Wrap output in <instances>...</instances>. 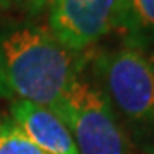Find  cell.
I'll return each mask as SVG.
<instances>
[{
    "mask_svg": "<svg viewBox=\"0 0 154 154\" xmlns=\"http://www.w3.org/2000/svg\"><path fill=\"white\" fill-rule=\"evenodd\" d=\"M113 31L123 45L144 51L154 48V0H122Z\"/></svg>",
    "mask_w": 154,
    "mask_h": 154,
    "instance_id": "obj_6",
    "label": "cell"
},
{
    "mask_svg": "<svg viewBox=\"0 0 154 154\" xmlns=\"http://www.w3.org/2000/svg\"><path fill=\"white\" fill-rule=\"evenodd\" d=\"M11 120L46 154H81L69 127L50 108L16 99L11 105Z\"/></svg>",
    "mask_w": 154,
    "mask_h": 154,
    "instance_id": "obj_5",
    "label": "cell"
},
{
    "mask_svg": "<svg viewBox=\"0 0 154 154\" xmlns=\"http://www.w3.org/2000/svg\"><path fill=\"white\" fill-rule=\"evenodd\" d=\"M122 0H53L48 28L75 51H88L113 31Z\"/></svg>",
    "mask_w": 154,
    "mask_h": 154,
    "instance_id": "obj_4",
    "label": "cell"
},
{
    "mask_svg": "<svg viewBox=\"0 0 154 154\" xmlns=\"http://www.w3.org/2000/svg\"><path fill=\"white\" fill-rule=\"evenodd\" d=\"M88 74L123 128L154 137V67L147 51L122 43L91 53Z\"/></svg>",
    "mask_w": 154,
    "mask_h": 154,
    "instance_id": "obj_2",
    "label": "cell"
},
{
    "mask_svg": "<svg viewBox=\"0 0 154 154\" xmlns=\"http://www.w3.org/2000/svg\"><path fill=\"white\" fill-rule=\"evenodd\" d=\"M53 111L69 127L81 154H135L108 99L88 74V67Z\"/></svg>",
    "mask_w": 154,
    "mask_h": 154,
    "instance_id": "obj_3",
    "label": "cell"
},
{
    "mask_svg": "<svg viewBox=\"0 0 154 154\" xmlns=\"http://www.w3.org/2000/svg\"><path fill=\"white\" fill-rule=\"evenodd\" d=\"M151 62H152V67H154V55L151 57Z\"/></svg>",
    "mask_w": 154,
    "mask_h": 154,
    "instance_id": "obj_11",
    "label": "cell"
},
{
    "mask_svg": "<svg viewBox=\"0 0 154 154\" xmlns=\"http://www.w3.org/2000/svg\"><path fill=\"white\" fill-rule=\"evenodd\" d=\"M0 154H46L11 120H0Z\"/></svg>",
    "mask_w": 154,
    "mask_h": 154,
    "instance_id": "obj_7",
    "label": "cell"
},
{
    "mask_svg": "<svg viewBox=\"0 0 154 154\" xmlns=\"http://www.w3.org/2000/svg\"><path fill=\"white\" fill-rule=\"evenodd\" d=\"M14 2L31 16H39L45 11L48 12L50 5L53 4V0H14Z\"/></svg>",
    "mask_w": 154,
    "mask_h": 154,
    "instance_id": "obj_8",
    "label": "cell"
},
{
    "mask_svg": "<svg viewBox=\"0 0 154 154\" xmlns=\"http://www.w3.org/2000/svg\"><path fill=\"white\" fill-rule=\"evenodd\" d=\"M12 96L9 82H7V75H5V69H4V62H2V55H0V99L2 98H9Z\"/></svg>",
    "mask_w": 154,
    "mask_h": 154,
    "instance_id": "obj_9",
    "label": "cell"
},
{
    "mask_svg": "<svg viewBox=\"0 0 154 154\" xmlns=\"http://www.w3.org/2000/svg\"><path fill=\"white\" fill-rule=\"evenodd\" d=\"M9 2H11V0H0V9H2V7H7Z\"/></svg>",
    "mask_w": 154,
    "mask_h": 154,
    "instance_id": "obj_10",
    "label": "cell"
},
{
    "mask_svg": "<svg viewBox=\"0 0 154 154\" xmlns=\"http://www.w3.org/2000/svg\"><path fill=\"white\" fill-rule=\"evenodd\" d=\"M0 55L11 93L53 110L86 72L91 53L69 48L48 26L17 24L0 34Z\"/></svg>",
    "mask_w": 154,
    "mask_h": 154,
    "instance_id": "obj_1",
    "label": "cell"
}]
</instances>
